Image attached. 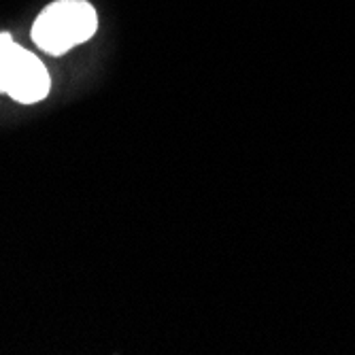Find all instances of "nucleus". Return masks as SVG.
<instances>
[{
  "instance_id": "nucleus-1",
  "label": "nucleus",
  "mask_w": 355,
  "mask_h": 355,
  "mask_svg": "<svg viewBox=\"0 0 355 355\" xmlns=\"http://www.w3.org/2000/svg\"><path fill=\"white\" fill-rule=\"evenodd\" d=\"M101 17L89 0H51L30 26V39L43 53L60 58L96 37Z\"/></svg>"
},
{
  "instance_id": "nucleus-2",
  "label": "nucleus",
  "mask_w": 355,
  "mask_h": 355,
  "mask_svg": "<svg viewBox=\"0 0 355 355\" xmlns=\"http://www.w3.org/2000/svg\"><path fill=\"white\" fill-rule=\"evenodd\" d=\"M51 92L47 64L15 41L11 32H0V94L19 105H37Z\"/></svg>"
}]
</instances>
